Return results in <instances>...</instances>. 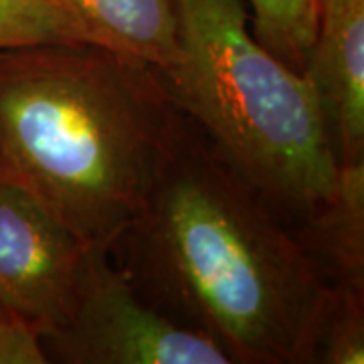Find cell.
I'll use <instances>...</instances> for the list:
<instances>
[{
    "mask_svg": "<svg viewBox=\"0 0 364 364\" xmlns=\"http://www.w3.org/2000/svg\"><path fill=\"white\" fill-rule=\"evenodd\" d=\"M97 45L156 71L178 59L176 0H63Z\"/></svg>",
    "mask_w": 364,
    "mask_h": 364,
    "instance_id": "8",
    "label": "cell"
},
{
    "mask_svg": "<svg viewBox=\"0 0 364 364\" xmlns=\"http://www.w3.org/2000/svg\"><path fill=\"white\" fill-rule=\"evenodd\" d=\"M301 73L316 90L340 164L364 162V0L320 4Z\"/></svg>",
    "mask_w": 364,
    "mask_h": 364,
    "instance_id": "6",
    "label": "cell"
},
{
    "mask_svg": "<svg viewBox=\"0 0 364 364\" xmlns=\"http://www.w3.org/2000/svg\"><path fill=\"white\" fill-rule=\"evenodd\" d=\"M182 117L154 67L104 45L0 51V170L90 247L138 219Z\"/></svg>",
    "mask_w": 364,
    "mask_h": 364,
    "instance_id": "2",
    "label": "cell"
},
{
    "mask_svg": "<svg viewBox=\"0 0 364 364\" xmlns=\"http://www.w3.org/2000/svg\"><path fill=\"white\" fill-rule=\"evenodd\" d=\"M364 291L328 284L314 314L304 364L364 363Z\"/></svg>",
    "mask_w": 364,
    "mask_h": 364,
    "instance_id": "9",
    "label": "cell"
},
{
    "mask_svg": "<svg viewBox=\"0 0 364 364\" xmlns=\"http://www.w3.org/2000/svg\"><path fill=\"white\" fill-rule=\"evenodd\" d=\"M334 2H348V0H318V6L320 4H334Z\"/></svg>",
    "mask_w": 364,
    "mask_h": 364,
    "instance_id": "13",
    "label": "cell"
},
{
    "mask_svg": "<svg viewBox=\"0 0 364 364\" xmlns=\"http://www.w3.org/2000/svg\"><path fill=\"white\" fill-rule=\"evenodd\" d=\"M83 41L95 43L63 0H0V51Z\"/></svg>",
    "mask_w": 364,
    "mask_h": 364,
    "instance_id": "11",
    "label": "cell"
},
{
    "mask_svg": "<svg viewBox=\"0 0 364 364\" xmlns=\"http://www.w3.org/2000/svg\"><path fill=\"white\" fill-rule=\"evenodd\" d=\"M109 251L152 306L233 363L304 364L328 282L193 119L182 117L142 213Z\"/></svg>",
    "mask_w": 364,
    "mask_h": 364,
    "instance_id": "1",
    "label": "cell"
},
{
    "mask_svg": "<svg viewBox=\"0 0 364 364\" xmlns=\"http://www.w3.org/2000/svg\"><path fill=\"white\" fill-rule=\"evenodd\" d=\"M253 13L251 31L265 49L291 69L304 71L312 49L320 6L318 0H247Z\"/></svg>",
    "mask_w": 364,
    "mask_h": 364,
    "instance_id": "10",
    "label": "cell"
},
{
    "mask_svg": "<svg viewBox=\"0 0 364 364\" xmlns=\"http://www.w3.org/2000/svg\"><path fill=\"white\" fill-rule=\"evenodd\" d=\"M41 344L61 364H233L207 334L152 306L105 247H87L65 322Z\"/></svg>",
    "mask_w": 364,
    "mask_h": 364,
    "instance_id": "4",
    "label": "cell"
},
{
    "mask_svg": "<svg viewBox=\"0 0 364 364\" xmlns=\"http://www.w3.org/2000/svg\"><path fill=\"white\" fill-rule=\"evenodd\" d=\"M87 247L0 170V308L39 338L65 322Z\"/></svg>",
    "mask_w": 364,
    "mask_h": 364,
    "instance_id": "5",
    "label": "cell"
},
{
    "mask_svg": "<svg viewBox=\"0 0 364 364\" xmlns=\"http://www.w3.org/2000/svg\"><path fill=\"white\" fill-rule=\"evenodd\" d=\"M176 11L178 59L158 71L174 104L298 229L340 176L310 79L261 45L241 0H176Z\"/></svg>",
    "mask_w": 364,
    "mask_h": 364,
    "instance_id": "3",
    "label": "cell"
},
{
    "mask_svg": "<svg viewBox=\"0 0 364 364\" xmlns=\"http://www.w3.org/2000/svg\"><path fill=\"white\" fill-rule=\"evenodd\" d=\"M39 334L16 318L4 312L0 318V364H47Z\"/></svg>",
    "mask_w": 364,
    "mask_h": 364,
    "instance_id": "12",
    "label": "cell"
},
{
    "mask_svg": "<svg viewBox=\"0 0 364 364\" xmlns=\"http://www.w3.org/2000/svg\"><path fill=\"white\" fill-rule=\"evenodd\" d=\"M2 316H4V310H2V308H0V318H2Z\"/></svg>",
    "mask_w": 364,
    "mask_h": 364,
    "instance_id": "14",
    "label": "cell"
},
{
    "mask_svg": "<svg viewBox=\"0 0 364 364\" xmlns=\"http://www.w3.org/2000/svg\"><path fill=\"white\" fill-rule=\"evenodd\" d=\"M294 231L328 284L364 291V162L340 164L334 193Z\"/></svg>",
    "mask_w": 364,
    "mask_h": 364,
    "instance_id": "7",
    "label": "cell"
}]
</instances>
